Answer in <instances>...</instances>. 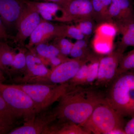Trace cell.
Here are the masks:
<instances>
[{
  "label": "cell",
  "instance_id": "1",
  "mask_svg": "<svg viewBox=\"0 0 134 134\" xmlns=\"http://www.w3.org/2000/svg\"><path fill=\"white\" fill-rule=\"evenodd\" d=\"M54 108L57 119L81 126L96 107L107 103L106 98L97 92L84 89L81 86H70L59 99Z\"/></svg>",
  "mask_w": 134,
  "mask_h": 134
},
{
  "label": "cell",
  "instance_id": "2",
  "mask_svg": "<svg viewBox=\"0 0 134 134\" xmlns=\"http://www.w3.org/2000/svg\"><path fill=\"white\" fill-rule=\"evenodd\" d=\"M107 103L122 116L134 115V72L127 71L116 77L111 83Z\"/></svg>",
  "mask_w": 134,
  "mask_h": 134
},
{
  "label": "cell",
  "instance_id": "3",
  "mask_svg": "<svg viewBox=\"0 0 134 134\" xmlns=\"http://www.w3.org/2000/svg\"><path fill=\"white\" fill-rule=\"evenodd\" d=\"M123 116L107 103H102L95 108L81 126L94 134H108L125 126Z\"/></svg>",
  "mask_w": 134,
  "mask_h": 134
},
{
  "label": "cell",
  "instance_id": "4",
  "mask_svg": "<svg viewBox=\"0 0 134 134\" xmlns=\"http://www.w3.org/2000/svg\"><path fill=\"white\" fill-rule=\"evenodd\" d=\"M31 98L40 111L59 100L70 86L69 83L55 84L35 83L16 84Z\"/></svg>",
  "mask_w": 134,
  "mask_h": 134
},
{
  "label": "cell",
  "instance_id": "5",
  "mask_svg": "<svg viewBox=\"0 0 134 134\" xmlns=\"http://www.w3.org/2000/svg\"><path fill=\"white\" fill-rule=\"evenodd\" d=\"M0 95L10 107L23 117L24 121L40 111L30 96L16 84L0 83Z\"/></svg>",
  "mask_w": 134,
  "mask_h": 134
},
{
  "label": "cell",
  "instance_id": "6",
  "mask_svg": "<svg viewBox=\"0 0 134 134\" xmlns=\"http://www.w3.org/2000/svg\"><path fill=\"white\" fill-rule=\"evenodd\" d=\"M57 119L54 108L50 107L41 110L23 124L10 131L9 134H42L48 127Z\"/></svg>",
  "mask_w": 134,
  "mask_h": 134
},
{
  "label": "cell",
  "instance_id": "7",
  "mask_svg": "<svg viewBox=\"0 0 134 134\" xmlns=\"http://www.w3.org/2000/svg\"><path fill=\"white\" fill-rule=\"evenodd\" d=\"M65 24H55L43 19L30 37L25 46L30 49L40 43H47L59 37H65Z\"/></svg>",
  "mask_w": 134,
  "mask_h": 134
},
{
  "label": "cell",
  "instance_id": "8",
  "mask_svg": "<svg viewBox=\"0 0 134 134\" xmlns=\"http://www.w3.org/2000/svg\"><path fill=\"white\" fill-rule=\"evenodd\" d=\"M23 4V11L18 25L16 34L13 39L14 43L18 47L25 46L26 40L43 19L38 13Z\"/></svg>",
  "mask_w": 134,
  "mask_h": 134
},
{
  "label": "cell",
  "instance_id": "9",
  "mask_svg": "<svg viewBox=\"0 0 134 134\" xmlns=\"http://www.w3.org/2000/svg\"><path fill=\"white\" fill-rule=\"evenodd\" d=\"M123 53L116 50L100 58L98 74L95 84L105 86L112 83L117 76V70Z\"/></svg>",
  "mask_w": 134,
  "mask_h": 134
},
{
  "label": "cell",
  "instance_id": "10",
  "mask_svg": "<svg viewBox=\"0 0 134 134\" xmlns=\"http://www.w3.org/2000/svg\"><path fill=\"white\" fill-rule=\"evenodd\" d=\"M88 59H68L52 69L41 83L60 84L68 82L75 76L80 67Z\"/></svg>",
  "mask_w": 134,
  "mask_h": 134
},
{
  "label": "cell",
  "instance_id": "11",
  "mask_svg": "<svg viewBox=\"0 0 134 134\" xmlns=\"http://www.w3.org/2000/svg\"><path fill=\"white\" fill-rule=\"evenodd\" d=\"M63 8L64 17L62 23L75 22L82 19L93 18L94 13L91 0H68Z\"/></svg>",
  "mask_w": 134,
  "mask_h": 134
},
{
  "label": "cell",
  "instance_id": "12",
  "mask_svg": "<svg viewBox=\"0 0 134 134\" xmlns=\"http://www.w3.org/2000/svg\"><path fill=\"white\" fill-rule=\"evenodd\" d=\"M24 8L21 0H0V17L7 30H17Z\"/></svg>",
  "mask_w": 134,
  "mask_h": 134
},
{
  "label": "cell",
  "instance_id": "13",
  "mask_svg": "<svg viewBox=\"0 0 134 134\" xmlns=\"http://www.w3.org/2000/svg\"><path fill=\"white\" fill-rule=\"evenodd\" d=\"M21 1L26 7L38 13L44 20L62 23L64 17V9L57 3L32 0Z\"/></svg>",
  "mask_w": 134,
  "mask_h": 134
},
{
  "label": "cell",
  "instance_id": "14",
  "mask_svg": "<svg viewBox=\"0 0 134 134\" xmlns=\"http://www.w3.org/2000/svg\"><path fill=\"white\" fill-rule=\"evenodd\" d=\"M117 33L121 36L117 50L123 53L129 47H134V18L115 22Z\"/></svg>",
  "mask_w": 134,
  "mask_h": 134
},
{
  "label": "cell",
  "instance_id": "15",
  "mask_svg": "<svg viewBox=\"0 0 134 134\" xmlns=\"http://www.w3.org/2000/svg\"><path fill=\"white\" fill-rule=\"evenodd\" d=\"M91 132L74 122L56 119L42 134H90Z\"/></svg>",
  "mask_w": 134,
  "mask_h": 134
},
{
  "label": "cell",
  "instance_id": "16",
  "mask_svg": "<svg viewBox=\"0 0 134 134\" xmlns=\"http://www.w3.org/2000/svg\"><path fill=\"white\" fill-rule=\"evenodd\" d=\"M18 51L15 55L8 75L16 81L21 78L24 74L26 69V49L24 47H18Z\"/></svg>",
  "mask_w": 134,
  "mask_h": 134
},
{
  "label": "cell",
  "instance_id": "17",
  "mask_svg": "<svg viewBox=\"0 0 134 134\" xmlns=\"http://www.w3.org/2000/svg\"><path fill=\"white\" fill-rule=\"evenodd\" d=\"M16 53L5 41H0V68L4 74L8 75Z\"/></svg>",
  "mask_w": 134,
  "mask_h": 134
},
{
  "label": "cell",
  "instance_id": "18",
  "mask_svg": "<svg viewBox=\"0 0 134 134\" xmlns=\"http://www.w3.org/2000/svg\"><path fill=\"white\" fill-rule=\"evenodd\" d=\"M22 120L24 121L23 117L10 108L0 95V122L16 126Z\"/></svg>",
  "mask_w": 134,
  "mask_h": 134
},
{
  "label": "cell",
  "instance_id": "19",
  "mask_svg": "<svg viewBox=\"0 0 134 134\" xmlns=\"http://www.w3.org/2000/svg\"><path fill=\"white\" fill-rule=\"evenodd\" d=\"M29 50L37 53L40 58L47 60L62 54L57 47L48 42L40 43Z\"/></svg>",
  "mask_w": 134,
  "mask_h": 134
},
{
  "label": "cell",
  "instance_id": "20",
  "mask_svg": "<svg viewBox=\"0 0 134 134\" xmlns=\"http://www.w3.org/2000/svg\"><path fill=\"white\" fill-rule=\"evenodd\" d=\"M113 39L108 38L96 34L93 41V50L97 54L101 55H105L112 52Z\"/></svg>",
  "mask_w": 134,
  "mask_h": 134
},
{
  "label": "cell",
  "instance_id": "21",
  "mask_svg": "<svg viewBox=\"0 0 134 134\" xmlns=\"http://www.w3.org/2000/svg\"><path fill=\"white\" fill-rule=\"evenodd\" d=\"M92 53L86 40L84 38L74 43L70 55L73 59H86Z\"/></svg>",
  "mask_w": 134,
  "mask_h": 134
},
{
  "label": "cell",
  "instance_id": "22",
  "mask_svg": "<svg viewBox=\"0 0 134 134\" xmlns=\"http://www.w3.org/2000/svg\"><path fill=\"white\" fill-rule=\"evenodd\" d=\"M102 55L92 53L89 58L88 76L85 85H89L95 82L98 74L100 58Z\"/></svg>",
  "mask_w": 134,
  "mask_h": 134
},
{
  "label": "cell",
  "instance_id": "23",
  "mask_svg": "<svg viewBox=\"0 0 134 134\" xmlns=\"http://www.w3.org/2000/svg\"><path fill=\"white\" fill-rule=\"evenodd\" d=\"M89 58L81 66L75 76L68 82L70 86H81L85 85L88 76Z\"/></svg>",
  "mask_w": 134,
  "mask_h": 134
},
{
  "label": "cell",
  "instance_id": "24",
  "mask_svg": "<svg viewBox=\"0 0 134 134\" xmlns=\"http://www.w3.org/2000/svg\"><path fill=\"white\" fill-rule=\"evenodd\" d=\"M134 69V49L126 55H122L120 60L116 77L130 70Z\"/></svg>",
  "mask_w": 134,
  "mask_h": 134
},
{
  "label": "cell",
  "instance_id": "25",
  "mask_svg": "<svg viewBox=\"0 0 134 134\" xmlns=\"http://www.w3.org/2000/svg\"><path fill=\"white\" fill-rule=\"evenodd\" d=\"M59 50L62 55L67 56L70 55L74 44L65 37H59L52 40V43Z\"/></svg>",
  "mask_w": 134,
  "mask_h": 134
},
{
  "label": "cell",
  "instance_id": "26",
  "mask_svg": "<svg viewBox=\"0 0 134 134\" xmlns=\"http://www.w3.org/2000/svg\"><path fill=\"white\" fill-rule=\"evenodd\" d=\"M97 34L100 36L113 39L117 34V29L115 24L111 23H104L100 25L97 29Z\"/></svg>",
  "mask_w": 134,
  "mask_h": 134
},
{
  "label": "cell",
  "instance_id": "27",
  "mask_svg": "<svg viewBox=\"0 0 134 134\" xmlns=\"http://www.w3.org/2000/svg\"><path fill=\"white\" fill-rule=\"evenodd\" d=\"M77 26L85 36H89L93 33L95 28L94 22L92 19H86L75 22Z\"/></svg>",
  "mask_w": 134,
  "mask_h": 134
},
{
  "label": "cell",
  "instance_id": "28",
  "mask_svg": "<svg viewBox=\"0 0 134 134\" xmlns=\"http://www.w3.org/2000/svg\"><path fill=\"white\" fill-rule=\"evenodd\" d=\"M65 37L78 40L83 39L85 37V36L75 25L66 24Z\"/></svg>",
  "mask_w": 134,
  "mask_h": 134
},
{
  "label": "cell",
  "instance_id": "29",
  "mask_svg": "<svg viewBox=\"0 0 134 134\" xmlns=\"http://www.w3.org/2000/svg\"><path fill=\"white\" fill-rule=\"evenodd\" d=\"M69 58H67V56L61 54L58 56L53 57L47 60L48 63H50L52 66V69L57 66L58 65L61 64L62 63L66 61Z\"/></svg>",
  "mask_w": 134,
  "mask_h": 134
},
{
  "label": "cell",
  "instance_id": "30",
  "mask_svg": "<svg viewBox=\"0 0 134 134\" xmlns=\"http://www.w3.org/2000/svg\"><path fill=\"white\" fill-rule=\"evenodd\" d=\"M7 31L0 17V41H7L9 37Z\"/></svg>",
  "mask_w": 134,
  "mask_h": 134
},
{
  "label": "cell",
  "instance_id": "31",
  "mask_svg": "<svg viewBox=\"0 0 134 134\" xmlns=\"http://www.w3.org/2000/svg\"><path fill=\"white\" fill-rule=\"evenodd\" d=\"M124 130L126 134H134V115L125 125Z\"/></svg>",
  "mask_w": 134,
  "mask_h": 134
},
{
  "label": "cell",
  "instance_id": "32",
  "mask_svg": "<svg viewBox=\"0 0 134 134\" xmlns=\"http://www.w3.org/2000/svg\"><path fill=\"white\" fill-rule=\"evenodd\" d=\"M15 127H16L15 126L0 122V134H8Z\"/></svg>",
  "mask_w": 134,
  "mask_h": 134
},
{
  "label": "cell",
  "instance_id": "33",
  "mask_svg": "<svg viewBox=\"0 0 134 134\" xmlns=\"http://www.w3.org/2000/svg\"><path fill=\"white\" fill-rule=\"evenodd\" d=\"M32 1L55 3L61 6L63 8L66 5L68 0H32Z\"/></svg>",
  "mask_w": 134,
  "mask_h": 134
},
{
  "label": "cell",
  "instance_id": "34",
  "mask_svg": "<svg viewBox=\"0 0 134 134\" xmlns=\"http://www.w3.org/2000/svg\"><path fill=\"white\" fill-rule=\"evenodd\" d=\"M108 134H126L123 129H117L110 131Z\"/></svg>",
  "mask_w": 134,
  "mask_h": 134
},
{
  "label": "cell",
  "instance_id": "35",
  "mask_svg": "<svg viewBox=\"0 0 134 134\" xmlns=\"http://www.w3.org/2000/svg\"><path fill=\"white\" fill-rule=\"evenodd\" d=\"M106 8L108 9L112 3V0H100Z\"/></svg>",
  "mask_w": 134,
  "mask_h": 134
},
{
  "label": "cell",
  "instance_id": "36",
  "mask_svg": "<svg viewBox=\"0 0 134 134\" xmlns=\"http://www.w3.org/2000/svg\"><path fill=\"white\" fill-rule=\"evenodd\" d=\"M4 73L0 68V83H3L5 81V78Z\"/></svg>",
  "mask_w": 134,
  "mask_h": 134
},
{
  "label": "cell",
  "instance_id": "37",
  "mask_svg": "<svg viewBox=\"0 0 134 134\" xmlns=\"http://www.w3.org/2000/svg\"><path fill=\"white\" fill-rule=\"evenodd\" d=\"M133 113H134V106H133Z\"/></svg>",
  "mask_w": 134,
  "mask_h": 134
},
{
  "label": "cell",
  "instance_id": "38",
  "mask_svg": "<svg viewBox=\"0 0 134 134\" xmlns=\"http://www.w3.org/2000/svg\"><path fill=\"white\" fill-rule=\"evenodd\" d=\"M133 70H134V69Z\"/></svg>",
  "mask_w": 134,
  "mask_h": 134
}]
</instances>
